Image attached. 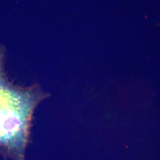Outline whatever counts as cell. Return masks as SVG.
I'll return each mask as SVG.
<instances>
[{
  "label": "cell",
  "mask_w": 160,
  "mask_h": 160,
  "mask_svg": "<svg viewBox=\"0 0 160 160\" xmlns=\"http://www.w3.org/2000/svg\"><path fill=\"white\" fill-rule=\"evenodd\" d=\"M45 94L36 87L19 88L7 81L0 57V145L16 154L23 152L34 109Z\"/></svg>",
  "instance_id": "6da1fadb"
}]
</instances>
